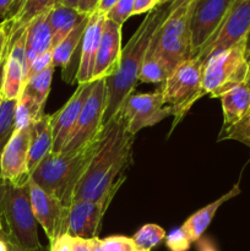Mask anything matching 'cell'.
Instances as JSON below:
<instances>
[{"instance_id": "obj_1", "label": "cell", "mask_w": 250, "mask_h": 251, "mask_svg": "<svg viewBox=\"0 0 250 251\" xmlns=\"http://www.w3.org/2000/svg\"><path fill=\"white\" fill-rule=\"evenodd\" d=\"M134 141L135 136L127 131L126 120L119 110L102 125L92 158L76 188L74 201L98 200L119 189L125 180L123 172L131 161Z\"/></svg>"}, {"instance_id": "obj_2", "label": "cell", "mask_w": 250, "mask_h": 251, "mask_svg": "<svg viewBox=\"0 0 250 251\" xmlns=\"http://www.w3.org/2000/svg\"><path fill=\"white\" fill-rule=\"evenodd\" d=\"M172 2V1H171ZM171 2L158 5L146 14L135 33L122 49L119 66L112 76L105 78L107 104L103 124L109 122L120 110L127 96L135 91L139 82V74L144 64L152 38L166 20L171 9Z\"/></svg>"}, {"instance_id": "obj_3", "label": "cell", "mask_w": 250, "mask_h": 251, "mask_svg": "<svg viewBox=\"0 0 250 251\" xmlns=\"http://www.w3.org/2000/svg\"><path fill=\"white\" fill-rule=\"evenodd\" d=\"M98 136V135H97ZM96 142L73 153H50L32 172L31 179L44 191L70 207L76 188L92 158Z\"/></svg>"}, {"instance_id": "obj_4", "label": "cell", "mask_w": 250, "mask_h": 251, "mask_svg": "<svg viewBox=\"0 0 250 251\" xmlns=\"http://www.w3.org/2000/svg\"><path fill=\"white\" fill-rule=\"evenodd\" d=\"M0 217L6 226L4 232L22 249L32 251L41 247L28 183L16 185L0 179Z\"/></svg>"}, {"instance_id": "obj_5", "label": "cell", "mask_w": 250, "mask_h": 251, "mask_svg": "<svg viewBox=\"0 0 250 251\" xmlns=\"http://www.w3.org/2000/svg\"><path fill=\"white\" fill-rule=\"evenodd\" d=\"M194 2L195 0H172L168 15L147 50L163 59L172 70L191 58L190 19Z\"/></svg>"}, {"instance_id": "obj_6", "label": "cell", "mask_w": 250, "mask_h": 251, "mask_svg": "<svg viewBox=\"0 0 250 251\" xmlns=\"http://www.w3.org/2000/svg\"><path fill=\"white\" fill-rule=\"evenodd\" d=\"M205 61L200 58H190L179 64L159 90L164 103L171 108L172 117L175 118L173 127L183 119L194 103L202 97V76Z\"/></svg>"}, {"instance_id": "obj_7", "label": "cell", "mask_w": 250, "mask_h": 251, "mask_svg": "<svg viewBox=\"0 0 250 251\" xmlns=\"http://www.w3.org/2000/svg\"><path fill=\"white\" fill-rule=\"evenodd\" d=\"M247 38L225 50L213 54L206 60L202 76V97L218 98L225 91L238 83L247 82Z\"/></svg>"}, {"instance_id": "obj_8", "label": "cell", "mask_w": 250, "mask_h": 251, "mask_svg": "<svg viewBox=\"0 0 250 251\" xmlns=\"http://www.w3.org/2000/svg\"><path fill=\"white\" fill-rule=\"evenodd\" d=\"M105 104H107L105 78H100L93 81L92 90L81 109L73 134L60 153H73L80 151L95 141L102 129Z\"/></svg>"}, {"instance_id": "obj_9", "label": "cell", "mask_w": 250, "mask_h": 251, "mask_svg": "<svg viewBox=\"0 0 250 251\" xmlns=\"http://www.w3.org/2000/svg\"><path fill=\"white\" fill-rule=\"evenodd\" d=\"M234 0H195L190 19L191 58L216 36Z\"/></svg>"}, {"instance_id": "obj_10", "label": "cell", "mask_w": 250, "mask_h": 251, "mask_svg": "<svg viewBox=\"0 0 250 251\" xmlns=\"http://www.w3.org/2000/svg\"><path fill=\"white\" fill-rule=\"evenodd\" d=\"M120 112L126 120L127 131L134 136L140 130L153 126L172 115L171 108L164 103L159 88L150 93H137L134 91L124 100Z\"/></svg>"}, {"instance_id": "obj_11", "label": "cell", "mask_w": 250, "mask_h": 251, "mask_svg": "<svg viewBox=\"0 0 250 251\" xmlns=\"http://www.w3.org/2000/svg\"><path fill=\"white\" fill-rule=\"evenodd\" d=\"M250 32V0H234L216 36L201 49L196 58L206 63L210 56L225 50L247 38Z\"/></svg>"}, {"instance_id": "obj_12", "label": "cell", "mask_w": 250, "mask_h": 251, "mask_svg": "<svg viewBox=\"0 0 250 251\" xmlns=\"http://www.w3.org/2000/svg\"><path fill=\"white\" fill-rule=\"evenodd\" d=\"M28 189L34 218L46 232L49 243H53L56 238L68 233L69 207L44 191L31 176L28 179Z\"/></svg>"}, {"instance_id": "obj_13", "label": "cell", "mask_w": 250, "mask_h": 251, "mask_svg": "<svg viewBox=\"0 0 250 251\" xmlns=\"http://www.w3.org/2000/svg\"><path fill=\"white\" fill-rule=\"evenodd\" d=\"M118 189L98 200H76L69 207L68 234L71 237L93 239L98 237L103 216Z\"/></svg>"}, {"instance_id": "obj_14", "label": "cell", "mask_w": 250, "mask_h": 251, "mask_svg": "<svg viewBox=\"0 0 250 251\" xmlns=\"http://www.w3.org/2000/svg\"><path fill=\"white\" fill-rule=\"evenodd\" d=\"M32 126V125H31ZM31 126L15 130L2 151L0 159L1 180L24 185L31 176L28 171V153L31 142Z\"/></svg>"}, {"instance_id": "obj_15", "label": "cell", "mask_w": 250, "mask_h": 251, "mask_svg": "<svg viewBox=\"0 0 250 251\" xmlns=\"http://www.w3.org/2000/svg\"><path fill=\"white\" fill-rule=\"evenodd\" d=\"M93 81L77 85L76 91L71 96L70 100L64 104V107L51 114V123H53V150L51 152L53 153H60L65 147L66 142L70 139L81 109L90 96Z\"/></svg>"}, {"instance_id": "obj_16", "label": "cell", "mask_w": 250, "mask_h": 251, "mask_svg": "<svg viewBox=\"0 0 250 251\" xmlns=\"http://www.w3.org/2000/svg\"><path fill=\"white\" fill-rule=\"evenodd\" d=\"M25 44L26 29L7 46L6 58L2 63L1 96L4 100H17L25 87Z\"/></svg>"}, {"instance_id": "obj_17", "label": "cell", "mask_w": 250, "mask_h": 251, "mask_svg": "<svg viewBox=\"0 0 250 251\" xmlns=\"http://www.w3.org/2000/svg\"><path fill=\"white\" fill-rule=\"evenodd\" d=\"M105 21H107V16L97 10L88 16L87 25L83 32L82 41H81L80 61H78L77 73H76L77 85L93 81L96 56L100 48Z\"/></svg>"}, {"instance_id": "obj_18", "label": "cell", "mask_w": 250, "mask_h": 251, "mask_svg": "<svg viewBox=\"0 0 250 251\" xmlns=\"http://www.w3.org/2000/svg\"><path fill=\"white\" fill-rule=\"evenodd\" d=\"M122 27L107 19L96 56L93 81L107 78L117 71L122 55Z\"/></svg>"}, {"instance_id": "obj_19", "label": "cell", "mask_w": 250, "mask_h": 251, "mask_svg": "<svg viewBox=\"0 0 250 251\" xmlns=\"http://www.w3.org/2000/svg\"><path fill=\"white\" fill-rule=\"evenodd\" d=\"M53 150V123L51 115L44 113L31 126V142L28 153L29 174Z\"/></svg>"}, {"instance_id": "obj_20", "label": "cell", "mask_w": 250, "mask_h": 251, "mask_svg": "<svg viewBox=\"0 0 250 251\" xmlns=\"http://www.w3.org/2000/svg\"><path fill=\"white\" fill-rule=\"evenodd\" d=\"M49 11L39 15L26 27L25 66L26 73L32 61L44 51L51 49V33L49 26Z\"/></svg>"}, {"instance_id": "obj_21", "label": "cell", "mask_w": 250, "mask_h": 251, "mask_svg": "<svg viewBox=\"0 0 250 251\" xmlns=\"http://www.w3.org/2000/svg\"><path fill=\"white\" fill-rule=\"evenodd\" d=\"M218 98L222 103V129H227L237 124L250 110V87L247 82L238 83L228 88Z\"/></svg>"}, {"instance_id": "obj_22", "label": "cell", "mask_w": 250, "mask_h": 251, "mask_svg": "<svg viewBox=\"0 0 250 251\" xmlns=\"http://www.w3.org/2000/svg\"><path fill=\"white\" fill-rule=\"evenodd\" d=\"M240 194V189L238 184H235L232 189H230L228 193H225V195L221 196L220 199L215 200L213 202L208 203L205 207L200 208L199 211H196L195 213L190 216L188 220L184 222V225L181 226V229L188 234L189 239L193 243H195L196 240L200 239L203 235L205 230L207 229L208 226L212 222L213 217L217 213L218 208L223 205L225 202H227L230 199L235 198L237 195Z\"/></svg>"}, {"instance_id": "obj_23", "label": "cell", "mask_w": 250, "mask_h": 251, "mask_svg": "<svg viewBox=\"0 0 250 251\" xmlns=\"http://www.w3.org/2000/svg\"><path fill=\"white\" fill-rule=\"evenodd\" d=\"M87 17L88 15L81 14L74 7L64 6L60 4L54 5L48 16L51 33V49L63 42L70 34V32Z\"/></svg>"}, {"instance_id": "obj_24", "label": "cell", "mask_w": 250, "mask_h": 251, "mask_svg": "<svg viewBox=\"0 0 250 251\" xmlns=\"http://www.w3.org/2000/svg\"><path fill=\"white\" fill-rule=\"evenodd\" d=\"M56 4H58V0H26L19 12L11 20H2L6 24L9 42L21 34L28 26L29 22L33 21L39 15L50 11Z\"/></svg>"}, {"instance_id": "obj_25", "label": "cell", "mask_w": 250, "mask_h": 251, "mask_svg": "<svg viewBox=\"0 0 250 251\" xmlns=\"http://www.w3.org/2000/svg\"><path fill=\"white\" fill-rule=\"evenodd\" d=\"M87 21L88 17L86 20H83L80 25H77V26L70 32V34L53 49L54 68L61 66V68H63V71L68 69L71 59H73L74 53L76 51V49L80 48V44L81 41H82V36L83 32H85Z\"/></svg>"}, {"instance_id": "obj_26", "label": "cell", "mask_w": 250, "mask_h": 251, "mask_svg": "<svg viewBox=\"0 0 250 251\" xmlns=\"http://www.w3.org/2000/svg\"><path fill=\"white\" fill-rule=\"evenodd\" d=\"M168 64L158 55L147 51L139 74V82L162 83L172 74Z\"/></svg>"}, {"instance_id": "obj_27", "label": "cell", "mask_w": 250, "mask_h": 251, "mask_svg": "<svg viewBox=\"0 0 250 251\" xmlns=\"http://www.w3.org/2000/svg\"><path fill=\"white\" fill-rule=\"evenodd\" d=\"M44 114V108L27 93H21L15 109V130L28 127Z\"/></svg>"}, {"instance_id": "obj_28", "label": "cell", "mask_w": 250, "mask_h": 251, "mask_svg": "<svg viewBox=\"0 0 250 251\" xmlns=\"http://www.w3.org/2000/svg\"><path fill=\"white\" fill-rule=\"evenodd\" d=\"M53 74L54 65H51L49 66L48 69H46L44 71L39 73L38 75L31 77L26 83H25L22 93H27L28 96H31V97L38 103V105L44 108L47 98H48L49 92H50Z\"/></svg>"}, {"instance_id": "obj_29", "label": "cell", "mask_w": 250, "mask_h": 251, "mask_svg": "<svg viewBox=\"0 0 250 251\" xmlns=\"http://www.w3.org/2000/svg\"><path fill=\"white\" fill-rule=\"evenodd\" d=\"M17 100H2L0 105V159L2 151L15 131V109Z\"/></svg>"}, {"instance_id": "obj_30", "label": "cell", "mask_w": 250, "mask_h": 251, "mask_svg": "<svg viewBox=\"0 0 250 251\" xmlns=\"http://www.w3.org/2000/svg\"><path fill=\"white\" fill-rule=\"evenodd\" d=\"M166 235L163 228L159 227L158 225L147 223L135 233L132 239H134L137 249L151 251V249L157 247L162 240L166 239Z\"/></svg>"}, {"instance_id": "obj_31", "label": "cell", "mask_w": 250, "mask_h": 251, "mask_svg": "<svg viewBox=\"0 0 250 251\" xmlns=\"http://www.w3.org/2000/svg\"><path fill=\"white\" fill-rule=\"evenodd\" d=\"M222 140H235L250 149V110L237 124L221 130L218 141H222Z\"/></svg>"}, {"instance_id": "obj_32", "label": "cell", "mask_w": 250, "mask_h": 251, "mask_svg": "<svg viewBox=\"0 0 250 251\" xmlns=\"http://www.w3.org/2000/svg\"><path fill=\"white\" fill-rule=\"evenodd\" d=\"M134 2L135 0H119V1L107 12L105 16H107V19L110 20V21L123 26V25L132 16Z\"/></svg>"}, {"instance_id": "obj_33", "label": "cell", "mask_w": 250, "mask_h": 251, "mask_svg": "<svg viewBox=\"0 0 250 251\" xmlns=\"http://www.w3.org/2000/svg\"><path fill=\"white\" fill-rule=\"evenodd\" d=\"M103 251H136V244L134 239L125 235H112L100 239Z\"/></svg>"}, {"instance_id": "obj_34", "label": "cell", "mask_w": 250, "mask_h": 251, "mask_svg": "<svg viewBox=\"0 0 250 251\" xmlns=\"http://www.w3.org/2000/svg\"><path fill=\"white\" fill-rule=\"evenodd\" d=\"M191 240L181 227L172 230L166 235V247L169 251H188L191 247Z\"/></svg>"}, {"instance_id": "obj_35", "label": "cell", "mask_w": 250, "mask_h": 251, "mask_svg": "<svg viewBox=\"0 0 250 251\" xmlns=\"http://www.w3.org/2000/svg\"><path fill=\"white\" fill-rule=\"evenodd\" d=\"M51 65H53V49H49V50L42 53L41 55H38L33 61H32L28 70H27L26 76H25V83H26L29 78L38 75L39 73H42V71H44L46 69H48L49 66Z\"/></svg>"}, {"instance_id": "obj_36", "label": "cell", "mask_w": 250, "mask_h": 251, "mask_svg": "<svg viewBox=\"0 0 250 251\" xmlns=\"http://www.w3.org/2000/svg\"><path fill=\"white\" fill-rule=\"evenodd\" d=\"M49 247L50 251H73V237L66 233L56 238L53 243L49 244Z\"/></svg>"}, {"instance_id": "obj_37", "label": "cell", "mask_w": 250, "mask_h": 251, "mask_svg": "<svg viewBox=\"0 0 250 251\" xmlns=\"http://www.w3.org/2000/svg\"><path fill=\"white\" fill-rule=\"evenodd\" d=\"M156 6H158V0H135L132 16L134 15L149 14Z\"/></svg>"}, {"instance_id": "obj_38", "label": "cell", "mask_w": 250, "mask_h": 251, "mask_svg": "<svg viewBox=\"0 0 250 251\" xmlns=\"http://www.w3.org/2000/svg\"><path fill=\"white\" fill-rule=\"evenodd\" d=\"M7 31H6V24L5 21L0 22V65H2L5 58H6L7 53Z\"/></svg>"}, {"instance_id": "obj_39", "label": "cell", "mask_w": 250, "mask_h": 251, "mask_svg": "<svg viewBox=\"0 0 250 251\" xmlns=\"http://www.w3.org/2000/svg\"><path fill=\"white\" fill-rule=\"evenodd\" d=\"M93 239L73 237V251H93Z\"/></svg>"}, {"instance_id": "obj_40", "label": "cell", "mask_w": 250, "mask_h": 251, "mask_svg": "<svg viewBox=\"0 0 250 251\" xmlns=\"http://www.w3.org/2000/svg\"><path fill=\"white\" fill-rule=\"evenodd\" d=\"M98 4H100V0H80L77 10L81 14L90 16L91 14H93L96 11Z\"/></svg>"}, {"instance_id": "obj_41", "label": "cell", "mask_w": 250, "mask_h": 251, "mask_svg": "<svg viewBox=\"0 0 250 251\" xmlns=\"http://www.w3.org/2000/svg\"><path fill=\"white\" fill-rule=\"evenodd\" d=\"M0 235H1V237L5 239V242H6L7 248H9V251H27V250L22 249L20 245H17L16 243H15L14 240H12L11 238H10L9 235L4 232V230H2V232H0ZM32 251H50V247H44V245H41L38 249L32 250Z\"/></svg>"}, {"instance_id": "obj_42", "label": "cell", "mask_w": 250, "mask_h": 251, "mask_svg": "<svg viewBox=\"0 0 250 251\" xmlns=\"http://www.w3.org/2000/svg\"><path fill=\"white\" fill-rule=\"evenodd\" d=\"M195 244L198 251H218L216 249V245L213 244L212 240L207 237H203V235L200 239L196 240Z\"/></svg>"}, {"instance_id": "obj_43", "label": "cell", "mask_w": 250, "mask_h": 251, "mask_svg": "<svg viewBox=\"0 0 250 251\" xmlns=\"http://www.w3.org/2000/svg\"><path fill=\"white\" fill-rule=\"evenodd\" d=\"M119 1V0H100V4H98L97 6V11L102 12V14L107 15V12L109 11L110 9H112L113 6H114L117 2Z\"/></svg>"}, {"instance_id": "obj_44", "label": "cell", "mask_w": 250, "mask_h": 251, "mask_svg": "<svg viewBox=\"0 0 250 251\" xmlns=\"http://www.w3.org/2000/svg\"><path fill=\"white\" fill-rule=\"evenodd\" d=\"M25 1H26V0H15L14 4L11 5L10 10H9V11H7L6 16H5L2 20H11L12 17H14L15 15H16L17 12H19V10L21 9L22 5L25 4Z\"/></svg>"}, {"instance_id": "obj_45", "label": "cell", "mask_w": 250, "mask_h": 251, "mask_svg": "<svg viewBox=\"0 0 250 251\" xmlns=\"http://www.w3.org/2000/svg\"><path fill=\"white\" fill-rule=\"evenodd\" d=\"M14 1L15 0H0V15L2 16V19L6 16L7 11L10 10L11 5L14 4Z\"/></svg>"}, {"instance_id": "obj_46", "label": "cell", "mask_w": 250, "mask_h": 251, "mask_svg": "<svg viewBox=\"0 0 250 251\" xmlns=\"http://www.w3.org/2000/svg\"><path fill=\"white\" fill-rule=\"evenodd\" d=\"M78 2H80V0H58V4L64 5V6L74 7V9H77Z\"/></svg>"}, {"instance_id": "obj_47", "label": "cell", "mask_w": 250, "mask_h": 251, "mask_svg": "<svg viewBox=\"0 0 250 251\" xmlns=\"http://www.w3.org/2000/svg\"><path fill=\"white\" fill-rule=\"evenodd\" d=\"M93 251H103L102 245H100V239L98 237L93 239Z\"/></svg>"}, {"instance_id": "obj_48", "label": "cell", "mask_w": 250, "mask_h": 251, "mask_svg": "<svg viewBox=\"0 0 250 251\" xmlns=\"http://www.w3.org/2000/svg\"><path fill=\"white\" fill-rule=\"evenodd\" d=\"M245 56H247V60L249 61L250 59V32L247 37V48H245Z\"/></svg>"}, {"instance_id": "obj_49", "label": "cell", "mask_w": 250, "mask_h": 251, "mask_svg": "<svg viewBox=\"0 0 250 251\" xmlns=\"http://www.w3.org/2000/svg\"><path fill=\"white\" fill-rule=\"evenodd\" d=\"M0 251H9L6 242H5V239L1 237V235H0Z\"/></svg>"}, {"instance_id": "obj_50", "label": "cell", "mask_w": 250, "mask_h": 251, "mask_svg": "<svg viewBox=\"0 0 250 251\" xmlns=\"http://www.w3.org/2000/svg\"><path fill=\"white\" fill-rule=\"evenodd\" d=\"M1 82H2V65H0V105L2 103V96H1Z\"/></svg>"}, {"instance_id": "obj_51", "label": "cell", "mask_w": 250, "mask_h": 251, "mask_svg": "<svg viewBox=\"0 0 250 251\" xmlns=\"http://www.w3.org/2000/svg\"><path fill=\"white\" fill-rule=\"evenodd\" d=\"M247 85L250 87V59L248 61V77H247Z\"/></svg>"}, {"instance_id": "obj_52", "label": "cell", "mask_w": 250, "mask_h": 251, "mask_svg": "<svg viewBox=\"0 0 250 251\" xmlns=\"http://www.w3.org/2000/svg\"><path fill=\"white\" fill-rule=\"evenodd\" d=\"M172 0H158V5H164L167 2H171Z\"/></svg>"}, {"instance_id": "obj_53", "label": "cell", "mask_w": 250, "mask_h": 251, "mask_svg": "<svg viewBox=\"0 0 250 251\" xmlns=\"http://www.w3.org/2000/svg\"><path fill=\"white\" fill-rule=\"evenodd\" d=\"M2 230H4V225H2L1 217H0V232H2Z\"/></svg>"}, {"instance_id": "obj_54", "label": "cell", "mask_w": 250, "mask_h": 251, "mask_svg": "<svg viewBox=\"0 0 250 251\" xmlns=\"http://www.w3.org/2000/svg\"><path fill=\"white\" fill-rule=\"evenodd\" d=\"M136 251H146V250H142V249H137Z\"/></svg>"}, {"instance_id": "obj_55", "label": "cell", "mask_w": 250, "mask_h": 251, "mask_svg": "<svg viewBox=\"0 0 250 251\" xmlns=\"http://www.w3.org/2000/svg\"><path fill=\"white\" fill-rule=\"evenodd\" d=\"M0 179H1V178H0Z\"/></svg>"}]
</instances>
